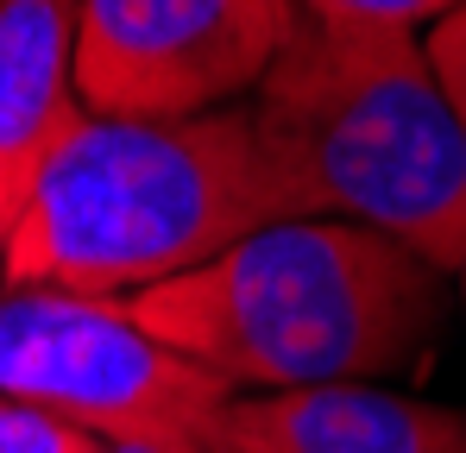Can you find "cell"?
<instances>
[{"mask_svg": "<svg viewBox=\"0 0 466 453\" xmlns=\"http://www.w3.org/2000/svg\"><path fill=\"white\" fill-rule=\"evenodd\" d=\"M0 397L38 403L101 441L202 448L228 409V384L164 347L120 297L0 290Z\"/></svg>", "mask_w": 466, "mask_h": 453, "instance_id": "4", "label": "cell"}, {"mask_svg": "<svg viewBox=\"0 0 466 453\" xmlns=\"http://www.w3.org/2000/svg\"><path fill=\"white\" fill-rule=\"evenodd\" d=\"M454 277H461V308H466V258H461V271H454Z\"/></svg>", "mask_w": 466, "mask_h": 453, "instance_id": "12", "label": "cell"}, {"mask_svg": "<svg viewBox=\"0 0 466 453\" xmlns=\"http://www.w3.org/2000/svg\"><path fill=\"white\" fill-rule=\"evenodd\" d=\"M297 25V0H76L82 107L114 120H196L239 107Z\"/></svg>", "mask_w": 466, "mask_h": 453, "instance_id": "5", "label": "cell"}, {"mask_svg": "<svg viewBox=\"0 0 466 453\" xmlns=\"http://www.w3.org/2000/svg\"><path fill=\"white\" fill-rule=\"evenodd\" d=\"M82 114L76 0H0V233Z\"/></svg>", "mask_w": 466, "mask_h": 453, "instance_id": "7", "label": "cell"}, {"mask_svg": "<svg viewBox=\"0 0 466 453\" xmlns=\"http://www.w3.org/2000/svg\"><path fill=\"white\" fill-rule=\"evenodd\" d=\"M208 453H466V403L385 384H309L228 397Z\"/></svg>", "mask_w": 466, "mask_h": 453, "instance_id": "6", "label": "cell"}, {"mask_svg": "<svg viewBox=\"0 0 466 453\" xmlns=\"http://www.w3.org/2000/svg\"><path fill=\"white\" fill-rule=\"evenodd\" d=\"M290 221L385 233L435 271L466 258V120L416 32H340L303 19L246 95Z\"/></svg>", "mask_w": 466, "mask_h": 453, "instance_id": "3", "label": "cell"}, {"mask_svg": "<svg viewBox=\"0 0 466 453\" xmlns=\"http://www.w3.org/2000/svg\"><path fill=\"white\" fill-rule=\"evenodd\" d=\"M271 221H290V208L246 101L196 120L82 114L0 233V277L139 297Z\"/></svg>", "mask_w": 466, "mask_h": 453, "instance_id": "2", "label": "cell"}, {"mask_svg": "<svg viewBox=\"0 0 466 453\" xmlns=\"http://www.w3.org/2000/svg\"><path fill=\"white\" fill-rule=\"evenodd\" d=\"M107 453H202V448H177V441H114Z\"/></svg>", "mask_w": 466, "mask_h": 453, "instance_id": "11", "label": "cell"}, {"mask_svg": "<svg viewBox=\"0 0 466 453\" xmlns=\"http://www.w3.org/2000/svg\"><path fill=\"white\" fill-rule=\"evenodd\" d=\"M0 290H6V277H0Z\"/></svg>", "mask_w": 466, "mask_h": 453, "instance_id": "13", "label": "cell"}, {"mask_svg": "<svg viewBox=\"0 0 466 453\" xmlns=\"http://www.w3.org/2000/svg\"><path fill=\"white\" fill-rule=\"evenodd\" d=\"M303 19L340 25V32H429L435 19H448L466 0H297Z\"/></svg>", "mask_w": 466, "mask_h": 453, "instance_id": "8", "label": "cell"}, {"mask_svg": "<svg viewBox=\"0 0 466 453\" xmlns=\"http://www.w3.org/2000/svg\"><path fill=\"white\" fill-rule=\"evenodd\" d=\"M422 57H429V70L441 82V95L454 101V114L466 120V6H454L448 19H435L422 32Z\"/></svg>", "mask_w": 466, "mask_h": 453, "instance_id": "10", "label": "cell"}, {"mask_svg": "<svg viewBox=\"0 0 466 453\" xmlns=\"http://www.w3.org/2000/svg\"><path fill=\"white\" fill-rule=\"evenodd\" d=\"M114 441L88 435L76 422L38 409V403H19V397H0V453H107Z\"/></svg>", "mask_w": 466, "mask_h": 453, "instance_id": "9", "label": "cell"}, {"mask_svg": "<svg viewBox=\"0 0 466 453\" xmlns=\"http://www.w3.org/2000/svg\"><path fill=\"white\" fill-rule=\"evenodd\" d=\"M233 397L410 372L448 315V271L347 221H271L208 265L120 297Z\"/></svg>", "mask_w": 466, "mask_h": 453, "instance_id": "1", "label": "cell"}]
</instances>
